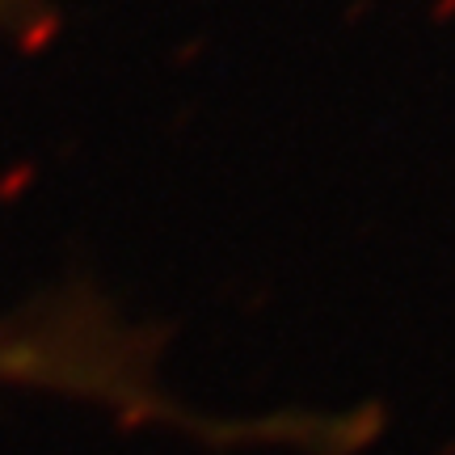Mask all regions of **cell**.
<instances>
[{
    "label": "cell",
    "instance_id": "cell-1",
    "mask_svg": "<svg viewBox=\"0 0 455 455\" xmlns=\"http://www.w3.org/2000/svg\"><path fill=\"white\" fill-rule=\"evenodd\" d=\"M0 379L68 388L123 409H156L144 379L123 371V358L110 346L101 350L89 341H0Z\"/></svg>",
    "mask_w": 455,
    "mask_h": 455
}]
</instances>
